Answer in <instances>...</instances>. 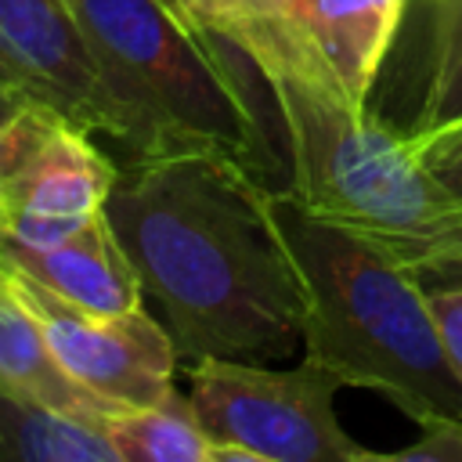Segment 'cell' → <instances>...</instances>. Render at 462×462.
I'll return each instance as SVG.
<instances>
[{"label": "cell", "instance_id": "cell-1", "mask_svg": "<svg viewBox=\"0 0 462 462\" xmlns=\"http://www.w3.org/2000/svg\"><path fill=\"white\" fill-rule=\"evenodd\" d=\"M267 180L213 148L123 159L105 217L177 357L285 361L303 346L300 289Z\"/></svg>", "mask_w": 462, "mask_h": 462}, {"label": "cell", "instance_id": "cell-2", "mask_svg": "<svg viewBox=\"0 0 462 462\" xmlns=\"http://www.w3.org/2000/svg\"><path fill=\"white\" fill-rule=\"evenodd\" d=\"M267 94L289 152V191L318 220L368 242L415 278L462 271V199L415 159L404 130L354 105L292 18L260 22L231 40Z\"/></svg>", "mask_w": 462, "mask_h": 462}, {"label": "cell", "instance_id": "cell-3", "mask_svg": "<svg viewBox=\"0 0 462 462\" xmlns=\"http://www.w3.org/2000/svg\"><path fill=\"white\" fill-rule=\"evenodd\" d=\"M300 289L303 357L339 379L383 393L411 422L458 419L462 379L451 368L426 289L368 242L318 220L285 188H267Z\"/></svg>", "mask_w": 462, "mask_h": 462}, {"label": "cell", "instance_id": "cell-4", "mask_svg": "<svg viewBox=\"0 0 462 462\" xmlns=\"http://www.w3.org/2000/svg\"><path fill=\"white\" fill-rule=\"evenodd\" d=\"M130 126V155L213 148L271 170L245 54L173 0H65ZM123 162V159H119ZM267 180V177H263Z\"/></svg>", "mask_w": 462, "mask_h": 462}, {"label": "cell", "instance_id": "cell-5", "mask_svg": "<svg viewBox=\"0 0 462 462\" xmlns=\"http://www.w3.org/2000/svg\"><path fill=\"white\" fill-rule=\"evenodd\" d=\"M336 390L339 379L307 357L296 368L224 357H202L188 368V401L206 437L242 444L260 462L379 458L343 430Z\"/></svg>", "mask_w": 462, "mask_h": 462}, {"label": "cell", "instance_id": "cell-6", "mask_svg": "<svg viewBox=\"0 0 462 462\" xmlns=\"http://www.w3.org/2000/svg\"><path fill=\"white\" fill-rule=\"evenodd\" d=\"M0 292L36 321L54 357L94 393L116 404H152L177 390V346L162 321H155L144 307L97 314L32 278L4 249Z\"/></svg>", "mask_w": 462, "mask_h": 462}, {"label": "cell", "instance_id": "cell-7", "mask_svg": "<svg viewBox=\"0 0 462 462\" xmlns=\"http://www.w3.org/2000/svg\"><path fill=\"white\" fill-rule=\"evenodd\" d=\"M116 170V155L43 97L0 126V213L87 220L105 209Z\"/></svg>", "mask_w": 462, "mask_h": 462}, {"label": "cell", "instance_id": "cell-8", "mask_svg": "<svg viewBox=\"0 0 462 462\" xmlns=\"http://www.w3.org/2000/svg\"><path fill=\"white\" fill-rule=\"evenodd\" d=\"M0 54L36 97L51 101L76 126L112 144L119 159L130 155V126L65 0H0Z\"/></svg>", "mask_w": 462, "mask_h": 462}, {"label": "cell", "instance_id": "cell-9", "mask_svg": "<svg viewBox=\"0 0 462 462\" xmlns=\"http://www.w3.org/2000/svg\"><path fill=\"white\" fill-rule=\"evenodd\" d=\"M0 249L25 267L32 278L51 285L54 292L97 310V314H126L144 307L141 278L119 245L105 209L90 217L76 235L47 249H22L0 238Z\"/></svg>", "mask_w": 462, "mask_h": 462}, {"label": "cell", "instance_id": "cell-10", "mask_svg": "<svg viewBox=\"0 0 462 462\" xmlns=\"http://www.w3.org/2000/svg\"><path fill=\"white\" fill-rule=\"evenodd\" d=\"M404 11L408 0H318L300 22L303 36L354 105L368 101Z\"/></svg>", "mask_w": 462, "mask_h": 462}, {"label": "cell", "instance_id": "cell-11", "mask_svg": "<svg viewBox=\"0 0 462 462\" xmlns=\"http://www.w3.org/2000/svg\"><path fill=\"white\" fill-rule=\"evenodd\" d=\"M0 386L18 393L22 401L54 411L61 419H76L83 426H101V419L119 408L116 401L94 393L79 383L47 346L36 321L0 292ZM101 433V430H97Z\"/></svg>", "mask_w": 462, "mask_h": 462}, {"label": "cell", "instance_id": "cell-12", "mask_svg": "<svg viewBox=\"0 0 462 462\" xmlns=\"http://www.w3.org/2000/svg\"><path fill=\"white\" fill-rule=\"evenodd\" d=\"M97 430L116 462H209V437L188 393L177 390L152 404H119Z\"/></svg>", "mask_w": 462, "mask_h": 462}, {"label": "cell", "instance_id": "cell-13", "mask_svg": "<svg viewBox=\"0 0 462 462\" xmlns=\"http://www.w3.org/2000/svg\"><path fill=\"white\" fill-rule=\"evenodd\" d=\"M0 462H116V451L94 426L43 411L0 386Z\"/></svg>", "mask_w": 462, "mask_h": 462}, {"label": "cell", "instance_id": "cell-14", "mask_svg": "<svg viewBox=\"0 0 462 462\" xmlns=\"http://www.w3.org/2000/svg\"><path fill=\"white\" fill-rule=\"evenodd\" d=\"M426 7V69L415 119L404 134L433 130L462 116V0H422Z\"/></svg>", "mask_w": 462, "mask_h": 462}, {"label": "cell", "instance_id": "cell-15", "mask_svg": "<svg viewBox=\"0 0 462 462\" xmlns=\"http://www.w3.org/2000/svg\"><path fill=\"white\" fill-rule=\"evenodd\" d=\"M422 170L455 199H462V116L433 130L404 134Z\"/></svg>", "mask_w": 462, "mask_h": 462}, {"label": "cell", "instance_id": "cell-16", "mask_svg": "<svg viewBox=\"0 0 462 462\" xmlns=\"http://www.w3.org/2000/svg\"><path fill=\"white\" fill-rule=\"evenodd\" d=\"M188 7L191 18H199L209 32L224 36L227 43L260 25V22H271V18H282V0H180Z\"/></svg>", "mask_w": 462, "mask_h": 462}, {"label": "cell", "instance_id": "cell-17", "mask_svg": "<svg viewBox=\"0 0 462 462\" xmlns=\"http://www.w3.org/2000/svg\"><path fill=\"white\" fill-rule=\"evenodd\" d=\"M379 458H397V462H462V415L458 419H433L422 422V437L411 440L408 448L386 451Z\"/></svg>", "mask_w": 462, "mask_h": 462}, {"label": "cell", "instance_id": "cell-18", "mask_svg": "<svg viewBox=\"0 0 462 462\" xmlns=\"http://www.w3.org/2000/svg\"><path fill=\"white\" fill-rule=\"evenodd\" d=\"M426 303H430L440 346H444L451 368L462 379V282L458 285H444V289H426Z\"/></svg>", "mask_w": 462, "mask_h": 462}, {"label": "cell", "instance_id": "cell-19", "mask_svg": "<svg viewBox=\"0 0 462 462\" xmlns=\"http://www.w3.org/2000/svg\"><path fill=\"white\" fill-rule=\"evenodd\" d=\"M25 97H36V94L18 90V87H0V126H4V123L14 116V108H18Z\"/></svg>", "mask_w": 462, "mask_h": 462}, {"label": "cell", "instance_id": "cell-20", "mask_svg": "<svg viewBox=\"0 0 462 462\" xmlns=\"http://www.w3.org/2000/svg\"><path fill=\"white\" fill-rule=\"evenodd\" d=\"M318 0H282V11H285V18H292L296 25L310 14V7H314Z\"/></svg>", "mask_w": 462, "mask_h": 462}, {"label": "cell", "instance_id": "cell-21", "mask_svg": "<svg viewBox=\"0 0 462 462\" xmlns=\"http://www.w3.org/2000/svg\"><path fill=\"white\" fill-rule=\"evenodd\" d=\"M0 87H18V90H29V87H25V79L14 72V65H11L4 54H0ZM29 94H32V90H29Z\"/></svg>", "mask_w": 462, "mask_h": 462}, {"label": "cell", "instance_id": "cell-22", "mask_svg": "<svg viewBox=\"0 0 462 462\" xmlns=\"http://www.w3.org/2000/svg\"><path fill=\"white\" fill-rule=\"evenodd\" d=\"M180 7H184V4H180ZM184 11H188V7H184ZM195 22H199V18H195Z\"/></svg>", "mask_w": 462, "mask_h": 462}, {"label": "cell", "instance_id": "cell-23", "mask_svg": "<svg viewBox=\"0 0 462 462\" xmlns=\"http://www.w3.org/2000/svg\"><path fill=\"white\" fill-rule=\"evenodd\" d=\"M173 4H177V7H180V0H173Z\"/></svg>", "mask_w": 462, "mask_h": 462}]
</instances>
